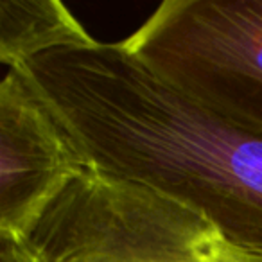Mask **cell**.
Here are the masks:
<instances>
[{"instance_id": "6da1fadb", "label": "cell", "mask_w": 262, "mask_h": 262, "mask_svg": "<svg viewBox=\"0 0 262 262\" xmlns=\"http://www.w3.org/2000/svg\"><path fill=\"white\" fill-rule=\"evenodd\" d=\"M16 67L94 167L200 208L262 262V137L165 83L122 41L52 49Z\"/></svg>"}, {"instance_id": "7a4b0ae2", "label": "cell", "mask_w": 262, "mask_h": 262, "mask_svg": "<svg viewBox=\"0 0 262 262\" xmlns=\"http://www.w3.org/2000/svg\"><path fill=\"white\" fill-rule=\"evenodd\" d=\"M2 250L15 262H257L200 208L94 165Z\"/></svg>"}, {"instance_id": "3957f363", "label": "cell", "mask_w": 262, "mask_h": 262, "mask_svg": "<svg viewBox=\"0 0 262 262\" xmlns=\"http://www.w3.org/2000/svg\"><path fill=\"white\" fill-rule=\"evenodd\" d=\"M122 43L194 102L262 137V0H165Z\"/></svg>"}, {"instance_id": "277c9868", "label": "cell", "mask_w": 262, "mask_h": 262, "mask_svg": "<svg viewBox=\"0 0 262 262\" xmlns=\"http://www.w3.org/2000/svg\"><path fill=\"white\" fill-rule=\"evenodd\" d=\"M90 160L18 67L0 84V235L15 244Z\"/></svg>"}, {"instance_id": "5b68a950", "label": "cell", "mask_w": 262, "mask_h": 262, "mask_svg": "<svg viewBox=\"0 0 262 262\" xmlns=\"http://www.w3.org/2000/svg\"><path fill=\"white\" fill-rule=\"evenodd\" d=\"M94 38L56 0L0 2V59L16 67L27 59L61 47L90 43Z\"/></svg>"}, {"instance_id": "8992f818", "label": "cell", "mask_w": 262, "mask_h": 262, "mask_svg": "<svg viewBox=\"0 0 262 262\" xmlns=\"http://www.w3.org/2000/svg\"><path fill=\"white\" fill-rule=\"evenodd\" d=\"M2 262H15V260H13V258H11V255H9L8 251H4V250H2Z\"/></svg>"}]
</instances>
